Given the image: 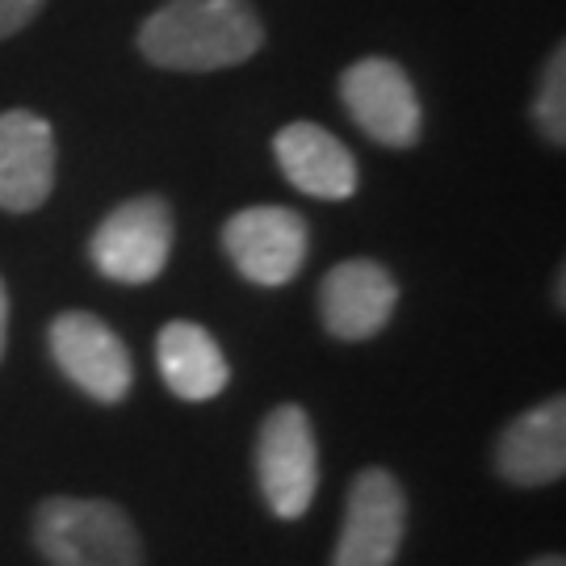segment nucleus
Segmentation results:
<instances>
[{
	"label": "nucleus",
	"mask_w": 566,
	"mask_h": 566,
	"mask_svg": "<svg viewBox=\"0 0 566 566\" xmlns=\"http://www.w3.org/2000/svg\"><path fill=\"white\" fill-rule=\"evenodd\" d=\"M340 97L353 122L382 147H395V151L416 147L424 130L416 84L407 81V72L395 60H382V55L357 60L340 76Z\"/></svg>",
	"instance_id": "6e6552de"
},
{
	"label": "nucleus",
	"mask_w": 566,
	"mask_h": 566,
	"mask_svg": "<svg viewBox=\"0 0 566 566\" xmlns=\"http://www.w3.org/2000/svg\"><path fill=\"white\" fill-rule=\"evenodd\" d=\"M55 189V130L30 109L0 114V210L34 214Z\"/></svg>",
	"instance_id": "1a4fd4ad"
},
{
	"label": "nucleus",
	"mask_w": 566,
	"mask_h": 566,
	"mask_svg": "<svg viewBox=\"0 0 566 566\" xmlns=\"http://www.w3.org/2000/svg\"><path fill=\"white\" fill-rule=\"evenodd\" d=\"M256 479L269 512L277 521H298L319 491V449L315 428L298 403H282L264 416L256 437Z\"/></svg>",
	"instance_id": "20e7f679"
},
{
	"label": "nucleus",
	"mask_w": 566,
	"mask_h": 566,
	"mask_svg": "<svg viewBox=\"0 0 566 566\" xmlns=\"http://www.w3.org/2000/svg\"><path fill=\"white\" fill-rule=\"evenodd\" d=\"M264 42L248 0H168L143 21L139 51L168 72H219L248 63Z\"/></svg>",
	"instance_id": "f257e3e1"
},
{
	"label": "nucleus",
	"mask_w": 566,
	"mask_h": 566,
	"mask_svg": "<svg viewBox=\"0 0 566 566\" xmlns=\"http://www.w3.org/2000/svg\"><path fill=\"white\" fill-rule=\"evenodd\" d=\"M51 357L63 369V378L81 386L97 403H122L135 382L130 353L114 327L88 315V311H63L51 324Z\"/></svg>",
	"instance_id": "0eeeda50"
},
{
	"label": "nucleus",
	"mask_w": 566,
	"mask_h": 566,
	"mask_svg": "<svg viewBox=\"0 0 566 566\" xmlns=\"http://www.w3.org/2000/svg\"><path fill=\"white\" fill-rule=\"evenodd\" d=\"M42 4H46V0H0V39H9V34L25 30Z\"/></svg>",
	"instance_id": "2eb2a0df"
},
{
	"label": "nucleus",
	"mask_w": 566,
	"mask_h": 566,
	"mask_svg": "<svg viewBox=\"0 0 566 566\" xmlns=\"http://www.w3.org/2000/svg\"><path fill=\"white\" fill-rule=\"evenodd\" d=\"M156 365H160L164 386L189 399V403H206V399H219L227 390V357L219 340L193 319H172L160 327L156 336Z\"/></svg>",
	"instance_id": "ddd939ff"
},
{
	"label": "nucleus",
	"mask_w": 566,
	"mask_h": 566,
	"mask_svg": "<svg viewBox=\"0 0 566 566\" xmlns=\"http://www.w3.org/2000/svg\"><path fill=\"white\" fill-rule=\"evenodd\" d=\"M4 336H9V290L0 282V357H4Z\"/></svg>",
	"instance_id": "dca6fc26"
},
{
	"label": "nucleus",
	"mask_w": 566,
	"mask_h": 566,
	"mask_svg": "<svg viewBox=\"0 0 566 566\" xmlns=\"http://www.w3.org/2000/svg\"><path fill=\"white\" fill-rule=\"evenodd\" d=\"M399 303V285L386 264L357 256L336 264L319 285V315L336 340H369L378 336Z\"/></svg>",
	"instance_id": "9d476101"
},
{
	"label": "nucleus",
	"mask_w": 566,
	"mask_h": 566,
	"mask_svg": "<svg viewBox=\"0 0 566 566\" xmlns=\"http://www.w3.org/2000/svg\"><path fill=\"white\" fill-rule=\"evenodd\" d=\"M223 252L252 285H290L306 264L311 231L298 210L285 206H248L223 227Z\"/></svg>",
	"instance_id": "423d86ee"
},
{
	"label": "nucleus",
	"mask_w": 566,
	"mask_h": 566,
	"mask_svg": "<svg viewBox=\"0 0 566 566\" xmlns=\"http://www.w3.org/2000/svg\"><path fill=\"white\" fill-rule=\"evenodd\" d=\"M277 164L285 181L298 193L324 198V202H344L357 193V160L332 130L315 122H290L282 135L273 139Z\"/></svg>",
	"instance_id": "f8f14e48"
},
{
	"label": "nucleus",
	"mask_w": 566,
	"mask_h": 566,
	"mask_svg": "<svg viewBox=\"0 0 566 566\" xmlns=\"http://www.w3.org/2000/svg\"><path fill=\"white\" fill-rule=\"evenodd\" d=\"M34 546L46 566H143L139 528L109 500L55 495L39 504Z\"/></svg>",
	"instance_id": "f03ea898"
},
{
	"label": "nucleus",
	"mask_w": 566,
	"mask_h": 566,
	"mask_svg": "<svg viewBox=\"0 0 566 566\" xmlns=\"http://www.w3.org/2000/svg\"><path fill=\"white\" fill-rule=\"evenodd\" d=\"M495 470L512 486H549L566 474V399L516 416L495 441Z\"/></svg>",
	"instance_id": "9b49d317"
},
{
	"label": "nucleus",
	"mask_w": 566,
	"mask_h": 566,
	"mask_svg": "<svg viewBox=\"0 0 566 566\" xmlns=\"http://www.w3.org/2000/svg\"><path fill=\"white\" fill-rule=\"evenodd\" d=\"M533 118H537L542 139H549L554 147H563L566 143V51L563 46H558L546 63V76H542V88H537Z\"/></svg>",
	"instance_id": "4468645a"
},
{
	"label": "nucleus",
	"mask_w": 566,
	"mask_h": 566,
	"mask_svg": "<svg viewBox=\"0 0 566 566\" xmlns=\"http://www.w3.org/2000/svg\"><path fill=\"white\" fill-rule=\"evenodd\" d=\"M525 566H566V563H563V554H537V558Z\"/></svg>",
	"instance_id": "f3484780"
},
{
	"label": "nucleus",
	"mask_w": 566,
	"mask_h": 566,
	"mask_svg": "<svg viewBox=\"0 0 566 566\" xmlns=\"http://www.w3.org/2000/svg\"><path fill=\"white\" fill-rule=\"evenodd\" d=\"M407 533V491L403 483L369 465L348 486L344 504L340 542L332 554V566H395Z\"/></svg>",
	"instance_id": "39448f33"
},
{
	"label": "nucleus",
	"mask_w": 566,
	"mask_h": 566,
	"mask_svg": "<svg viewBox=\"0 0 566 566\" xmlns=\"http://www.w3.org/2000/svg\"><path fill=\"white\" fill-rule=\"evenodd\" d=\"M172 235H177L172 206L156 193H147V198H130L105 214L102 227L88 240V256L97 264V273L109 282L147 285L168 269Z\"/></svg>",
	"instance_id": "7ed1b4c3"
}]
</instances>
